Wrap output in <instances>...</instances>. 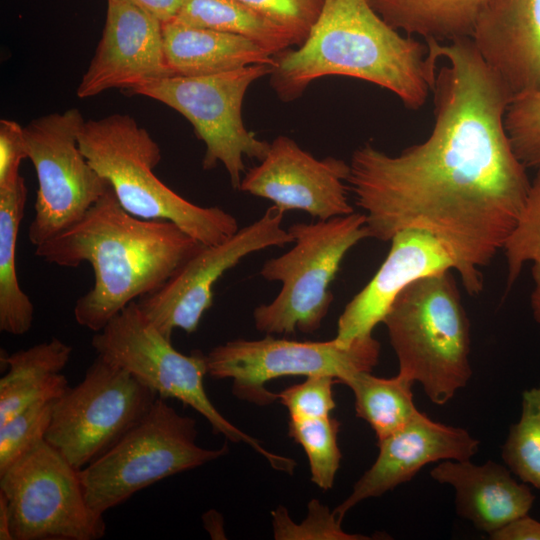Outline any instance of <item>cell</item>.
Listing matches in <instances>:
<instances>
[{
  "label": "cell",
  "instance_id": "cell-1",
  "mask_svg": "<svg viewBox=\"0 0 540 540\" xmlns=\"http://www.w3.org/2000/svg\"><path fill=\"white\" fill-rule=\"evenodd\" d=\"M437 64L434 126L422 143L388 155L357 148L347 183L370 238L431 234L452 254L469 295L515 229L531 181L504 125L513 95L469 37L425 41Z\"/></svg>",
  "mask_w": 540,
  "mask_h": 540
},
{
  "label": "cell",
  "instance_id": "cell-2",
  "mask_svg": "<svg viewBox=\"0 0 540 540\" xmlns=\"http://www.w3.org/2000/svg\"><path fill=\"white\" fill-rule=\"evenodd\" d=\"M203 245L168 220L128 213L112 188L74 225L36 247L48 263H89L91 289L75 303L76 322L98 332L123 308L164 285Z\"/></svg>",
  "mask_w": 540,
  "mask_h": 540
},
{
  "label": "cell",
  "instance_id": "cell-3",
  "mask_svg": "<svg viewBox=\"0 0 540 540\" xmlns=\"http://www.w3.org/2000/svg\"><path fill=\"white\" fill-rule=\"evenodd\" d=\"M275 57L270 82L283 101L301 96L326 76L368 81L419 109L432 92L438 58L412 36H402L368 0H325L305 41Z\"/></svg>",
  "mask_w": 540,
  "mask_h": 540
},
{
  "label": "cell",
  "instance_id": "cell-4",
  "mask_svg": "<svg viewBox=\"0 0 540 540\" xmlns=\"http://www.w3.org/2000/svg\"><path fill=\"white\" fill-rule=\"evenodd\" d=\"M78 142L128 213L171 221L206 246L221 243L238 231L233 215L216 206L196 205L157 177L154 169L161 160V149L131 115L114 113L85 120Z\"/></svg>",
  "mask_w": 540,
  "mask_h": 540
},
{
  "label": "cell",
  "instance_id": "cell-5",
  "mask_svg": "<svg viewBox=\"0 0 540 540\" xmlns=\"http://www.w3.org/2000/svg\"><path fill=\"white\" fill-rule=\"evenodd\" d=\"M399 374L444 405L472 376L470 324L451 270L421 277L396 297L383 319Z\"/></svg>",
  "mask_w": 540,
  "mask_h": 540
},
{
  "label": "cell",
  "instance_id": "cell-6",
  "mask_svg": "<svg viewBox=\"0 0 540 540\" xmlns=\"http://www.w3.org/2000/svg\"><path fill=\"white\" fill-rule=\"evenodd\" d=\"M288 231L294 246L267 260L260 270L264 279L281 283L278 295L253 311L256 329L267 335L317 331L332 303L330 286L344 257L370 238L365 214L355 211L315 223H294Z\"/></svg>",
  "mask_w": 540,
  "mask_h": 540
},
{
  "label": "cell",
  "instance_id": "cell-7",
  "mask_svg": "<svg viewBox=\"0 0 540 540\" xmlns=\"http://www.w3.org/2000/svg\"><path fill=\"white\" fill-rule=\"evenodd\" d=\"M92 347L97 355L127 370L151 388L158 397L176 399L190 406L210 423L214 433L232 442H242L263 456L279 471L293 473L296 462L276 455L261 443L229 422L213 405L204 388L208 374L206 355L177 351L145 316L137 301L116 314L98 332Z\"/></svg>",
  "mask_w": 540,
  "mask_h": 540
},
{
  "label": "cell",
  "instance_id": "cell-8",
  "mask_svg": "<svg viewBox=\"0 0 540 540\" xmlns=\"http://www.w3.org/2000/svg\"><path fill=\"white\" fill-rule=\"evenodd\" d=\"M196 421L157 397L147 415L113 447L79 471L90 507L104 514L136 492L227 454L196 443Z\"/></svg>",
  "mask_w": 540,
  "mask_h": 540
},
{
  "label": "cell",
  "instance_id": "cell-9",
  "mask_svg": "<svg viewBox=\"0 0 540 540\" xmlns=\"http://www.w3.org/2000/svg\"><path fill=\"white\" fill-rule=\"evenodd\" d=\"M272 71L270 65L257 64L212 75H171L126 92L161 102L183 115L205 144L203 169L221 163L232 187L239 189L245 171L243 158L261 161L270 147L246 129L241 114L243 99L251 83Z\"/></svg>",
  "mask_w": 540,
  "mask_h": 540
},
{
  "label": "cell",
  "instance_id": "cell-10",
  "mask_svg": "<svg viewBox=\"0 0 540 540\" xmlns=\"http://www.w3.org/2000/svg\"><path fill=\"white\" fill-rule=\"evenodd\" d=\"M79 469L45 439L0 474L13 540H97L103 514L87 502Z\"/></svg>",
  "mask_w": 540,
  "mask_h": 540
},
{
  "label": "cell",
  "instance_id": "cell-11",
  "mask_svg": "<svg viewBox=\"0 0 540 540\" xmlns=\"http://www.w3.org/2000/svg\"><path fill=\"white\" fill-rule=\"evenodd\" d=\"M157 397L127 370L97 355L83 380L57 399L45 440L81 470L140 422Z\"/></svg>",
  "mask_w": 540,
  "mask_h": 540
},
{
  "label": "cell",
  "instance_id": "cell-12",
  "mask_svg": "<svg viewBox=\"0 0 540 540\" xmlns=\"http://www.w3.org/2000/svg\"><path fill=\"white\" fill-rule=\"evenodd\" d=\"M85 121L70 108L33 119L24 127L38 189L28 238L35 247L77 223L110 189L82 153L78 132Z\"/></svg>",
  "mask_w": 540,
  "mask_h": 540
},
{
  "label": "cell",
  "instance_id": "cell-13",
  "mask_svg": "<svg viewBox=\"0 0 540 540\" xmlns=\"http://www.w3.org/2000/svg\"><path fill=\"white\" fill-rule=\"evenodd\" d=\"M380 344L369 336L356 340L349 347L334 339L312 342L274 338L236 339L214 347L206 354L208 375L216 379H232V392L241 400L268 405L277 394L265 385L285 376L325 374L344 383L361 371L376 366Z\"/></svg>",
  "mask_w": 540,
  "mask_h": 540
},
{
  "label": "cell",
  "instance_id": "cell-14",
  "mask_svg": "<svg viewBox=\"0 0 540 540\" xmlns=\"http://www.w3.org/2000/svg\"><path fill=\"white\" fill-rule=\"evenodd\" d=\"M284 212L274 205L221 243L203 245L159 289L137 300L145 316L171 340L175 329L190 334L213 304V287L244 257L294 240L282 228Z\"/></svg>",
  "mask_w": 540,
  "mask_h": 540
},
{
  "label": "cell",
  "instance_id": "cell-15",
  "mask_svg": "<svg viewBox=\"0 0 540 540\" xmlns=\"http://www.w3.org/2000/svg\"><path fill=\"white\" fill-rule=\"evenodd\" d=\"M349 171L342 159H316L294 140L278 136L260 164L246 172L239 190L270 200L282 212L302 210L328 220L354 212Z\"/></svg>",
  "mask_w": 540,
  "mask_h": 540
},
{
  "label": "cell",
  "instance_id": "cell-16",
  "mask_svg": "<svg viewBox=\"0 0 540 540\" xmlns=\"http://www.w3.org/2000/svg\"><path fill=\"white\" fill-rule=\"evenodd\" d=\"M171 76L162 22L127 0H107L101 38L76 89L80 99L107 90L128 91L144 82Z\"/></svg>",
  "mask_w": 540,
  "mask_h": 540
},
{
  "label": "cell",
  "instance_id": "cell-17",
  "mask_svg": "<svg viewBox=\"0 0 540 540\" xmlns=\"http://www.w3.org/2000/svg\"><path fill=\"white\" fill-rule=\"evenodd\" d=\"M377 445L375 462L333 511L341 522L356 504L410 481L427 464L470 460L478 452L480 442L463 428L436 422L419 412L404 428L377 441Z\"/></svg>",
  "mask_w": 540,
  "mask_h": 540
},
{
  "label": "cell",
  "instance_id": "cell-18",
  "mask_svg": "<svg viewBox=\"0 0 540 540\" xmlns=\"http://www.w3.org/2000/svg\"><path fill=\"white\" fill-rule=\"evenodd\" d=\"M389 253L372 279L345 306L334 340L349 347L372 336L398 294L411 282L429 274L455 270L450 251L431 234L405 229L396 233Z\"/></svg>",
  "mask_w": 540,
  "mask_h": 540
},
{
  "label": "cell",
  "instance_id": "cell-19",
  "mask_svg": "<svg viewBox=\"0 0 540 540\" xmlns=\"http://www.w3.org/2000/svg\"><path fill=\"white\" fill-rule=\"evenodd\" d=\"M470 39L513 97L540 90V0H490Z\"/></svg>",
  "mask_w": 540,
  "mask_h": 540
},
{
  "label": "cell",
  "instance_id": "cell-20",
  "mask_svg": "<svg viewBox=\"0 0 540 540\" xmlns=\"http://www.w3.org/2000/svg\"><path fill=\"white\" fill-rule=\"evenodd\" d=\"M510 472L493 461L476 465L470 460H443L432 468L430 476L453 487L460 517L491 535L528 514L535 500L529 486L516 481Z\"/></svg>",
  "mask_w": 540,
  "mask_h": 540
},
{
  "label": "cell",
  "instance_id": "cell-21",
  "mask_svg": "<svg viewBox=\"0 0 540 540\" xmlns=\"http://www.w3.org/2000/svg\"><path fill=\"white\" fill-rule=\"evenodd\" d=\"M164 52L171 75L203 76L265 64L274 67L273 54L241 35L184 25L162 23Z\"/></svg>",
  "mask_w": 540,
  "mask_h": 540
},
{
  "label": "cell",
  "instance_id": "cell-22",
  "mask_svg": "<svg viewBox=\"0 0 540 540\" xmlns=\"http://www.w3.org/2000/svg\"><path fill=\"white\" fill-rule=\"evenodd\" d=\"M72 347L52 338L1 357L7 372L0 379V424L27 406L44 399H58L70 387L61 373Z\"/></svg>",
  "mask_w": 540,
  "mask_h": 540
},
{
  "label": "cell",
  "instance_id": "cell-23",
  "mask_svg": "<svg viewBox=\"0 0 540 540\" xmlns=\"http://www.w3.org/2000/svg\"><path fill=\"white\" fill-rule=\"evenodd\" d=\"M391 27L409 36L446 42L471 37L490 0H368Z\"/></svg>",
  "mask_w": 540,
  "mask_h": 540
},
{
  "label": "cell",
  "instance_id": "cell-24",
  "mask_svg": "<svg viewBox=\"0 0 540 540\" xmlns=\"http://www.w3.org/2000/svg\"><path fill=\"white\" fill-rule=\"evenodd\" d=\"M26 199L22 176L0 188V330L15 336L27 333L34 317V306L16 272V243Z\"/></svg>",
  "mask_w": 540,
  "mask_h": 540
},
{
  "label": "cell",
  "instance_id": "cell-25",
  "mask_svg": "<svg viewBox=\"0 0 540 540\" xmlns=\"http://www.w3.org/2000/svg\"><path fill=\"white\" fill-rule=\"evenodd\" d=\"M178 23L244 36L276 55L295 45L291 34L240 0H183Z\"/></svg>",
  "mask_w": 540,
  "mask_h": 540
},
{
  "label": "cell",
  "instance_id": "cell-26",
  "mask_svg": "<svg viewBox=\"0 0 540 540\" xmlns=\"http://www.w3.org/2000/svg\"><path fill=\"white\" fill-rule=\"evenodd\" d=\"M343 384L353 391L356 415L370 425L377 441L404 428L420 412L413 402V382L399 373L382 378L361 371Z\"/></svg>",
  "mask_w": 540,
  "mask_h": 540
},
{
  "label": "cell",
  "instance_id": "cell-27",
  "mask_svg": "<svg viewBox=\"0 0 540 540\" xmlns=\"http://www.w3.org/2000/svg\"><path fill=\"white\" fill-rule=\"evenodd\" d=\"M502 459L522 482L540 490V383L522 393V411L510 426Z\"/></svg>",
  "mask_w": 540,
  "mask_h": 540
},
{
  "label": "cell",
  "instance_id": "cell-28",
  "mask_svg": "<svg viewBox=\"0 0 540 540\" xmlns=\"http://www.w3.org/2000/svg\"><path fill=\"white\" fill-rule=\"evenodd\" d=\"M340 422L330 416L291 420L288 435L304 449L311 481L322 490L333 487L342 458L337 443Z\"/></svg>",
  "mask_w": 540,
  "mask_h": 540
},
{
  "label": "cell",
  "instance_id": "cell-29",
  "mask_svg": "<svg viewBox=\"0 0 540 540\" xmlns=\"http://www.w3.org/2000/svg\"><path fill=\"white\" fill-rule=\"evenodd\" d=\"M56 401H37L0 424V474L45 439Z\"/></svg>",
  "mask_w": 540,
  "mask_h": 540
},
{
  "label": "cell",
  "instance_id": "cell-30",
  "mask_svg": "<svg viewBox=\"0 0 540 540\" xmlns=\"http://www.w3.org/2000/svg\"><path fill=\"white\" fill-rule=\"evenodd\" d=\"M537 169L523 212L503 247L507 262V289L518 279L526 262L540 260V167Z\"/></svg>",
  "mask_w": 540,
  "mask_h": 540
},
{
  "label": "cell",
  "instance_id": "cell-31",
  "mask_svg": "<svg viewBox=\"0 0 540 540\" xmlns=\"http://www.w3.org/2000/svg\"><path fill=\"white\" fill-rule=\"evenodd\" d=\"M504 125L518 159L527 167H540V90L512 98Z\"/></svg>",
  "mask_w": 540,
  "mask_h": 540
},
{
  "label": "cell",
  "instance_id": "cell-32",
  "mask_svg": "<svg viewBox=\"0 0 540 540\" xmlns=\"http://www.w3.org/2000/svg\"><path fill=\"white\" fill-rule=\"evenodd\" d=\"M334 383L338 382L330 375L307 376L304 382L277 393V399L287 408L291 420L327 417L336 407Z\"/></svg>",
  "mask_w": 540,
  "mask_h": 540
},
{
  "label": "cell",
  "instance_id": "cell-33",
  "mask_svg": "<svg viewBox=\"0 0 540 540\" xmlns=\"http://www.w3.org/2000/svg\"><path fill=\"white\" fill-rule=\"evenodd\" d=\"M309 513L301 525L293 524L286 509L279 507L273 512L275 539H369L363 535L349 534L342 530L341 521L328 507L318 500L308 505Z\"/></svg>",
  "mask_w": 540,
  "mask_h": 540
},
{
  "label": "cell",
  "instance_id": "cell-34",
  "mask_svg": "<svg viewBox=\"0 0 540 540\" xmlns=\"http://www.w3.org/2000/svg\"><path fill=\"white\" fill-rule=\"evenodd\" d=\"M287 30L301 45L318 19L325 0H240Z\"/></svg>",
  "mask_w": 540,
  "mask_h": 540
},
{
  "label": "cell",
  "instance_id": "cell-35",
  "mask_svg": "<svg viewBox=\"0 0 540 540\" xmlns=\"http://www.w3.org/2000/svg\"><path fill=\"white\" fill-rule=\"evenodd\" d=\"M24 127L14 120H0V188L15 183L20 165L27 159Z\"/></svg>",
  "mask_w": 540,
  "mask_h": 540
},
{
  "label": "cell",
  "instance_id": "cell-36",
  "mask_svg": "<svg viewBox=\"0 0 540 540\" xmlns=\"http://www.w3.org/2000/svg\"><path fill=\"white\" fill-rule=\"evenodd\" d=\"M489 538L492 540H540V522L526 514L498 529L489 535Z\"/></svg>",
  "mask_w": 540,
  "mask_h": 540
},
{
  "label": "cell",
  "instance_id": "cell-37",
  "mask_svg": "<svg viewBox=\"0 0 540 540\" xmlns=\"http://www.w3.org/2000/svg\"><path fill=\"white\" fill-rule=\"evenodd\" d=\"M158 18L162 23L175 18L183 0H127Z\"/></svg>",
  "mask_w": 540,
  "mask_h": 540
},
{
  "label": "cell",
  "instance_id": "cell-38",
  "mask_svg": "<svg viewBox=\"0 0 540 540\" xmlns=\"http://www.w3.org/2000/svg\"><path fill=\"white\" fill-rule=\"evenodd\" d=\"M0 540H13L8 501L2 492H0Z\"/></svg>",
  "mask_w": 540,
  "mask_h": 540
},
{
  "label": "cell",
  "instance_id": "cell-39",
  "mask_svg": "<svg viewBox=\"0 0 540 540\" xmlns=\"http://www.w3.org/2000/svg\"><path fill=\"white\" fill-rule=\"evenodd\" d=\"M205 528L213 538H220L222 533L221 516L216 511H209L204 516Z\"/></svg>",
  "mask_w": 540,
  "mask_h": 540
},
{
  "label": "cell",
  "instance_id": "cell-40",
  "mask_svg": "<svg viewBox=\"0 0 540 540\" xmlns=\"http://www.w3.org/2000/svg\"><path fill=\"white\" fill-rule=\"evenodd\" d=\"M531 308L535 321L540 325V292L535 290L531 295Z\"/></svg>",
  "mask_w": 540,
  "mask_h": 540
},
{
  "label": "cell",
  "instance_id": "cell-41",
  "mask_svg": "<svg viewBox=\"0 0 540 540\" xmlns=\"http://www.w3.org/2000/svg\"><path fill=\"white\" fill-rule=\"evenodd\" d=\"M532 278L535 284L534 290L540 292V260L533 263Z\"/></svg>",
  "mask_w": 540,
  "mask_h": 540
}]
</instances>
